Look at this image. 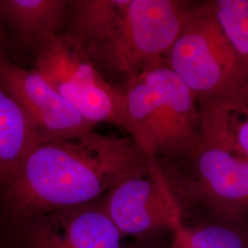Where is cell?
Returning a JSON list of instances; mask_svg holds the SVG:
<instances>
[{"label":"cell","instance_id":"12","mask_svg":"<svg viewBox=\"0 0 248 248\" xmlns=\"http://www.w3.org/2000/svg\"><path fill=\"white\" fill-rule=\"evenodd\" d=\"M42 142L18 102L0 87V186H4L28 153Z\"/></svg>","mask_w":248,"mask_h":248},{"label":"cell","instance_id":"10","mask_svg":"<svg viewBox=\"0 0 248 248\" xmlns=\"http://www.w3.org/2000/svg\"><path fill=\"white\" fill-rule=\"evenodd\" d=\"M198 103L202 135L248 158V88Z\"/></svg>","mask_w":248,"mask_h":248},{"label":"cell","instance_id":"6","mask_svg":"<svg viewBox=\"0 0 248 248\" xmlns=\"http://www.w3.org/2000/svg\"><path fill=\"white\" fill-rule=\"evenodd\" d=\"M34 69L89 124H115L130 134L123 89L105 79L69 32L58 33L38 47Z\"/></svg>","mask_w":248,"mask_h":248},{"label":"cell","instance_id":"9","mask_svg":"<svg viewBox=\"0 0 248 248\" xmlns=\"http://www.w3.org/2000/svg\"><path fill=\"white\" fill-rule=\"evenodd\" d=\"M30 222V248H122L124 236L102 203L46 213Z\"/></svg>","mask_w":248,"mask_h":248},{"label":"cell","instance_id":"1","mask_svg":"<svg viewBox=\"0 0 248 248\" xmlns=\"http://www.w3.org/2000/svg\"><path fill=\"white\" fill-rule=\"evenodd\" d=\"M146 160L132 137L93 130L39 142L2 186L6 203L29 221L94 203Z\"/></svg>","mask_w":248,"mask_h":248},{"label":"cell","instance_id":"3","mask_svg":"<svg viewBox=\"0 0 248 248\" xmlns=\"http://www.w3.org/2000/svg\"><path fill=\"white\" fill-rule=\"evenodd\" d=\"M181 210L183 221L248 223V158L201 135L175 156L155 159Z\"/></svg>","mask_w":248,"mask_h":248},{"label":"cell","instance_id":"14","mask_svg":"<svg viewBox=\"0 0 248 248\" xmlns=\"http://www.w3.org/2000/svg\"><path fill=\"white\" fill-rule=\"evenodd\" d=\"M213 14L248 71V0L210 1Z\"/></svg>","mask_w":248,"mask_h":248},{"label":"cell","instance_id":"4","mask_svg":"<svg viewBox=\"0 0 248 248\" xmlns=\"http://www.w3.org/2000/svg\"><path fill=\"white\" fill-rule=\"evenodd\" d=\"M130 135L149 159L175 156L202 135L198 100L162 60L122 87Z\"/></svg>","mask_w":248,"mask_h":248},{"label":"cell","instance_id":"11","mask_svg":"<svg viewBox=\"0 0 248 248\" xmlns=\"http://www.w3.org/2000/svg\"><path fill=\"white\" fill-rule=\"evenodd\" d=\"M68 3L64 0H0V17L19 41L38 48L58 34Z\"/></svg>","mask_w":248,"mask_h":248},{"label":"cell","instance_id":"13","mask_svg":"<svg viewBox=\"0 0 248 248\" xmlns=\"http://www.w3.org/2000/svg\"><path fill=\"white\" fill-rule=\"evenodd\" d=\"M173 232L175 248H248V223H183Z\"/></svg>","mask_w":248,"mask_h":248},{"label":"cell","instance_id":"15","mask_svg":"<svg viewBox=\"0 0 248 248\" xmlns=\"http://www.w3.org/2000/svg\"><path fill=\"white\" fill-rule=\"evenodd\" d=\"M4 21L0 17V52H4V44H5V31H4Z\"/></svg>","mask_w":248,"mask_h":248},{"label":"cell","instance_id":"16","mask_svg":"<svg viewBox=\"0 0 248 248\" xmlns=\"http://www.w3.org/2000/svg\"><path fill=\"white\" fill-rule=\"evenodd\" d=\"M122 248H123V247H122Z\"/></svg>","mask_w":248,"mask_h":248},{"label":"cell","instance_id":"5","mask_svg":"<svg viewBox=\"0 0 248 248\" xmlns=\"http://www.w3.org/2000/svg\"><path fill=\"white\" fill-rule=\"evenodd\" d=\"M198 101L248 88V71L213 14L210 1L197 3L164 58Z\"/></svg>","mask_w":248,"mask_h":248},{"label":"cell","instance_id":"8","mask_svg":"<svg viewBox=\"0 0 248 248\" xmlns=\"http://www.w3.org/2000/svg\"><path fill=\"white\" fill-rule=\"evenodd\" d=\"M0 87L21 107L42 142L93 130L94 125L80 115L39 72L10 62L5 52H0Z\"/></svg>","mask_w":248,"mask_h":248},{"label":"cell","instance_id":"7","mask_svg":"<svg viewBox=\"0 0 248 248\" xmlns=\"http://www.w3.org/2000/svg\"><path fill=\"white\" fill-rule=\"evenodd\" d=\"M101 203L123 236L175 232L183 224L179 205L155 159L147 158L122 179Z\"/></svg>","mask_w":248,"mask_h":248},{"label":"cell","instance_id":"2","mask_svg":"<svg viewBox=\"0 0 248 248\" xmlns=\"http://www.w3.org/2000/svg\"><path fill=\"white\" fill-rule=\"evenodd\" d=\"M196 2L181 0L69 1L70 34L99 69L133 79L164 60Z\"/></svg>","mask_w":248,"mask_h":248}]
</instances>
